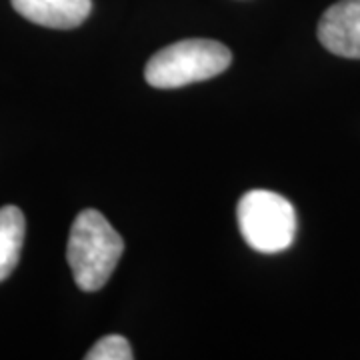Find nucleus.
<instances>
[{
    "label": "nucleus",
    "instance_id": "f257e3e1",
    "mask_svg": "<svg viewBox=\"0 0 360 360\" xmlns=\"http://www.w3.org/2000/svg\"><path fill=\"white\" fill-rule=\"evenodd\" d=\"M122 252V236L98 210L86 208L75 219L68 236L66 258L80 290H101L110 281Z\"/></svg>",
    "mask_w": 360,
    "mask_h": 360
},
{
    "label": "nucleus",
    "instance_id": "f03ea898",
    "mask_svg": "<svg viewBox=\"0 0 360 360\" xmlns=\"http://www.w3.org/2000/svg\"><path fill=\"white\" fill-rule=\"evenodd\" d=\"M231 60V51L217 40H180L156 52L144 68V78L155 89H180L219 77Z\"/></svg>",
    "mask_w": 360,
    "mask_h": 360
},
{
    "label": "nucleus",
    "instance_id": "7ed1b4c3",
    "mask_svg": "<svg viewBox=\"0 0 360 360\" xmlns=\"http://www.w3.org/2000/svg\"><path fill=\"white\" fill-rule=\"evenodd\" d=\"M236 219L246 245L257 252L276 255L295 243V206L272 191H248L238 202Z\"/></svg>",
    "mask_w": 360,
    "mask_h": 360
},
{
    "label": "nucleus",
    "instance_id": "20e7f679",
    "mask_svg": "<svg viewBox=\"0 0 360 360\" xmlns=\"http://www.w3.org/2000/svg\"><path fill=\"white\" fill-rule=\"evenodd\" d=\"M319 40L342 58H360V0H340L322 14Z\"/></svg>",
    "mask_w": 360,
    "mask_h": 360
},
{
    "label": "nucleus",
    "instance_id": "39448f33",
    "mask_svg": "<svg viewBox=\"0 0 360 360\" xmlns=\"http://www.w3.org/2000/svg\"><path fill=\"white\" fill-rule=\"evenodd\" d=\"M14 11L34 25L70 30L89 18L92 0H11Z\"/></svg>",
    "mask_w": 360,
    "mask_h": 360
},
{
    "label": "nucleus",
    "instance_id": "423d86ee",
    "mask_svg": "<svg viewBox=\"0 0 360 360\" xmlns=\"http://www.w3.org/2000/svg\"><path fill=\"white\" fill-rule=\"evenodd\" d=\"M26 220L18 206L0 208V283L6 281L16 269L25 245Z\"/></svg>",
    "mask_w": 360,
    "mask_h": 360
},
{
    "label": "nucleus",
    "instance_id": "0eeeda50",
    "mask_svg": "<svg viewBox=\"0 0 360 360\" xmlns=\"http://www.w3.org/2000/svg\"><path fill=\"white\" fill-rule=\"evenodd\" d=\"M132 348L129 340L120 335H108L101 338L86 352V360H132Z\"/></svg>",
    "mask_w": 360,
    "mask_h": 360
}]
</instances>
